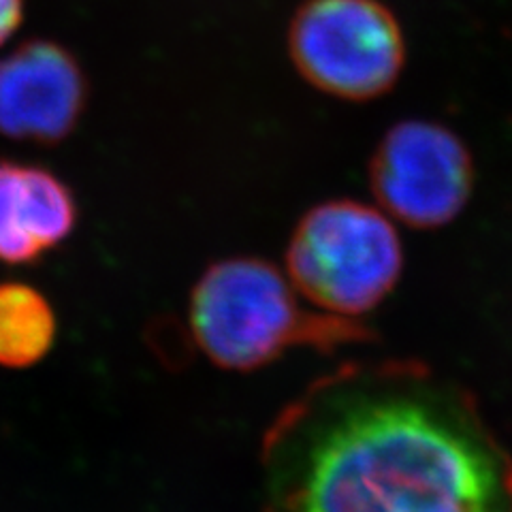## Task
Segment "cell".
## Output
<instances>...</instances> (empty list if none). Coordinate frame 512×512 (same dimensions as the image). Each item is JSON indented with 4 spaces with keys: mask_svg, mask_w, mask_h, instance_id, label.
<instances>
[{
    "mask_svg": "<svg viewBox=\"0 0 512 512\" xmlns=\"http://www.w3.org/2000/svg\"><path fill=\"white\" fill-rule=\"evenodd\" d=\"M24 18V0H0V45H3Z\"/></svg>",
    "mask_w": 512,
    "mask_h": 512,
    "instance_id": "obj_9",
    "label": "cell"
},
{
    "mask_svg": "<svg viewBox=\"0 0 512 512\" xmlns=\"http://www.w3.org/2000/svg\"><path fill=\"white\" fill-rule=\"evenodd\" d=\"M75 227L77 201L56 173L0 163V263H35L67 242Z\"/></svg>",
    "mask_w": 512,
    "mask_h": 512,
    "instance_id": "obj_7",
    "label": "cell"
},
{
    "mask_svg": "<svg viewBox=\"0 0 512 512\" xmlns=\"http://www.w3.org/2000/svg\"><path fill=\"white\" fill-rule=\"evenodd\" d=\"M288 56L314 90L370 103L399 84L408 43L402 22L382 0H303L288 26Z\"/></svg>",
    "mask_w": 512,
    "mask_h": 512,
    "instance_id": "obj_4",
    "label": "cell"
},
{
    "mask_svg": "<svg viewBox=\"0 0 512 512\" xmlns=\"http://www.w3.org/2000/svg\"><path fill=\"white\" fill-rule=\"evenodd\" d=\"M476 173L466 139L429 118H404L389 126L367 165L376 205L416 231L444 229L466 212Z\"/></svg>",
    "mask_w": 512,
    "mask_h": 512,
    "instance_id": "obj_5",
    "label": "cell"
},
{
    "mask_svg": "<svg viewBox=\"0 0 512 512\" xmlns=\"http://www.w3.org/2000/svg\"><path fill=\"white\" fill-rule=\"evenodd\" d=\"M88 103L82 64L56 41L35 39L0 58V135L54 146L73 135Z\"/></svg>",
    "mask_w": 512,
    "mask_h": 512,
    "instance_id": "obj_6",
    "label": "cell"
},
{
    "mask_svg": "<svg viewBox=\"0 0 512 512\" xmlns=\"http://www.w3.org/2000/svg\"><path fill=\"white\" fill-rule=\"evenodd\" d=\"M404 274L395 220L378 205L323 201L303 214L286 246V276L314 310L359 318L376 310Z\"/></svg>",
    "mask_w": 512,
    "mask_h": 512,
    "instance_id": "obj_3",
    "label": "cell"
},
{
    "mask_svg": "<svg viewBox=\"0 0 512 512\" xmlns=\"http://www.w3.org/2000/svg\"><path fill=\"white\" fill-rule=\"evenodd\" d=\"M190 329L214 365L254 372L293 348L335 352L374 338L355 318L308 310L282 271L259 256L212 263L192 286Z\"/></svg>",
    "mask_w": 512,
    "mask_h": 512,
    "instance_id": "obj_2",
    "label": "cell"
},
{
    "mask_svg": "<svg viewBox=\"0 0 512 512\" xmlns=\"http://www.w3.org/2000/svg\"><path fill=\"white\" fill-rule=\"evenodd\" d=\"M58 333L52 303L26 282H0V367L26 370L50 355Z\"/></svg>",
    "mask_w": 512,
    "mask_h": 512,
    "instance_id": "obj_8",
    "label": "cell"
},
{
    "mask_svg": "<svg viewBox=\"0 0 512 512\" xmlns=\"http://www.w3.org/2000/svg\"><path fill=\"white\" fill-rule=\"evenodd\" d=\"M263 512H512V453L463 384L412 359L352 361L269 425Z\"/></svg>",
    "mask_w": 512,
    "mask_h": 512,
    "instance_id": "obj_1",
    "label": "cell"
}]
</instances>
